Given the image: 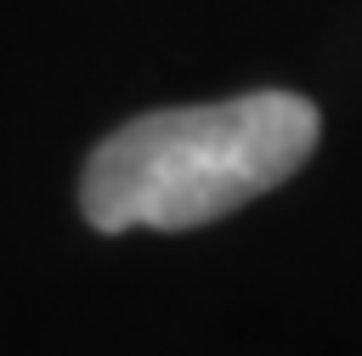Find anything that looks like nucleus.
<instances>
[{
    "label": "nucleus",
    "instance_id": "nucleus-1",
    "mask_svg": "<svg viewBox=\"0 0 362 356\" xmlns=\"http://www.w3.org/2000/svg\"><path fill=\"white\" fill-rule=\"evenodd\" d=\"M317 136L322 119L294 90L158 107L119 124L85 158L79 209L96 232H192L283 186Z\"/></svg>",
    "mask_w": 362,
    "mask_h": 356
}]
</instances>
